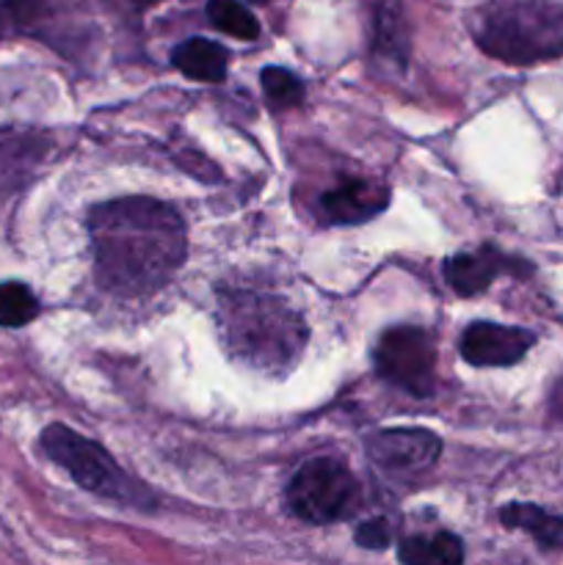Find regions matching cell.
I'll return each instance as SVG.
<instances>
[{"mask_svg": "<svg viewBox=\"0 0 563 565\" xmlns=\"http://www.w3.org/2000/svg\"><path fill=\"white\" fill-rule=\"evenodd\" d=\"M97 281L116 296L160 290L188 252L185 224L171 204L149 196L103 202L88 213Z\"/></svg>", "mask_w": 563, "mask_h": 565, "instance_id": "6da1fadb", "label": "cell"}, {"mask_svg": "<svg viewBox=\"0 0 563 565\" xmlns=\"http://www.w3.org/2000/svg\"><path fill=\"white\" fill-rule=\"evenodd\" d=\"M219 323L232 356L265 373L290 370L307 345V323L285 298L221 292Z\"/></svg>", "mask_w": 563, "mask_h": 565, "instance_id": "7a4b0ae2", "label": "cell"}, {"mask_svg": "<svg viewBox=\"0 0 563 565\" xmlns=\"http://www.w3.org/2000/svg\"><path fill=\"white\" fill-rule=\"evenodd\" d=\"M484 53L506 64H539L563 55V9L546 0L500 6L478 28Z\"/></svg>", "mask_w": 563, "mask_h": 565, "instance_id": "3957f363", "label": "cell"}, {"mask_svg": "<svg viewBox=\"0 0 563 565\" xmlns=\"http://www.w3.org/2000/svg\"><path fill=\"white\" fill-rule=\"evenodd\" d=\"M287 505L307 524H337L359 511L362 489L346 463L334 458H312L293 475Z\"/></svg>", "mask_w": 563, "mask_h": 565, "instance_id": "277c9868", "label": "cell"}, {"mask_svg": "<svg viewBox=\"0 0 563 565\" xmlns=\"http://www.w3.org/2000/svg\"><path fill=\"white\" fill-rule=\"evenodd\" d=\"M39 441H42V450L47 452L50 461L59 463L64 472H70V478L81 489L92 491L97 497H108V500L141 505V500L130 491V478L121 472L114 456L105 447H99L97 441L83 439L81 434L59 423L47 425Z\"/></svg>", "mask_w": 563, "mask_h": 565, "instance_id": "5b68a950", "label": "cell"}, {"mask_svg": "<svg viewBox=\"0 0 563 565\" xmlns=\"http://www.w3.org/2000/svg\"><path fill=\"white\" fill-rule=\"evenodd\" d=\"M375 373L414 397H428L436 386V345L417 326L384 331L373 351Z\"/></svg>", "mask_w": 563, "mask_h": 565, "instance_id": "8992f818", "label": "cell"}, {"mask_svg": "<svg viewBox=\"0 0 563 565\" xmlns=\"http://www.w3.org/2000/svg\"><path fill=\"white\" fill-rule=\"evenodd\" d=\"M364 450L386 478L414 480L439 461L442 439L425 428H384L368 436Z\"/></svg>", "mask_w": 563, "mask_h": 565, "instance_id": "52a82bcc", "label": "cell"}, {"mask_svg": "<svg viewBox=\"0 0 563 565\" xmlns=\"http://www.w3.org/2000/svg\"><path fill=\"white\" fill-rule=\"evenodd\" d=\"M535 337L517 326L489 323V320H475L461 334V356L464 362L475 367H511L522 362L533 348Z\"/></svg>", "mask_w": 563, "mask_h": 565, "instance_id": "ba28073f", "label": "cell"}, {"mask_svg": "<svg viewBox=\"0 0 563 565\" xmlns=\"http://www.w3.org/2000/svg\"><path fill=\"white\" fill-rule=\"evenodd\" d=\"M386 204H390V191L384 185H375L370 180H346L323 193L320 213L326 224L353 226L384 213Z\"/></svg>", "mask_w": 563, "mask_h": 565, "instance_id": "9c48e42d", "label": "cell"}, {"mask_svg": "<svg viewBox=\"0 0 563 565\" xmlns=\"http://www.w3.org/2000/svg\"><path fill=\"white\" fill-rule=\"evenodd\" d=\"M513 268L511 259L506 254L495 252V248H475V252H458L450 254L442 265L447 285L458 292V296L469 298L484 292L502 270Z\"/></svg>", "mask_w": 563, "mask_h": 565, "instance_id": "30bf717a", "label": "cell"}, {"mask_svg": "<svg viewBox=\"0 0 563 565\" xmlns=\"http://www.w3.org/2000/svg\"><path fill=\"white\" fill-rule=\"evenodd\" d=\"M171 64H174L182 75L191 77V81L221 83L226 77L230 53H226L219 42L193 36L188 39V42L177 44L174 53H171Z\"/></svg>", "mask_w": 563, "mask_h": 565, "instance_id": "8fae6325", "label": "cell"}, {"mask_svg": "<svg viewBox=\"0 0 563 565\" xmlns=\"http://www.w3.org/2000/svg\"><path fill=\"white\" fill-rule=\"evenodd\" d=\"M500 522L511 530H524L533 535L541 550H563V519L552 516L544 508L530 502H513L500 511Z\"/></svg>", "mask_w": 563, "mask_h": 565, "instance_id": "7c38bea8", "label": "cell"}, {"mask_svg": "<svg viewBox=\"0 0 563 565\" xmlns=\"http://www.w3.org/2000/svg\"><path fill=\"white\" fill-rule=\"evenodd\" d=\"M397 561L408 565H458L464 561V546L456 535L439 533V535H414V539H406L401 546H397Z\"/></svg>", "mask_w": 563, "mask_h": 565, "instance_id": "4fadbf2b", "label": "cell"}, {"mask_svg": "<svg viewBox=\"0 0 563 565\" xmlns=\"http://www.w3.org/2000/svg\"><path fill=\"white\" fill-rule=\"evenodd\" d=\"M208 20L213 22L219 31L230 33V36L252 42L259 36V22L254 20L252 11L237 0H210L208 3Z\"/></svg>", "mask_w": 563, "mask_h": 565, "instance_id": "5bb4252c", "label": "cell"}, {"mask_svg": "<svg viewBox=\"0 0 563 565\" xmlns=\"http://www.w3.org/2000/svg\"><path fill=\"white\" fill-rule=\"evenodd\" d=\"M39 315V301L31 287L20 281H6L0 285V326L6 329H20L28 326Z\"/></svg>", "mask_w": 563, "mask_h": 565, "instance_id": "9a60e30c", "label": "cell"}, {"mask_svg": "<svg viewBox=\"0 0 563 565\" xmlns=\"http://www.w3.org/2000/svg\"><path fill=\"white\" fill-rule=\"evenodd\" d=\"M259 83H263L265 97L274 108H296L304 99L301 81L293 72L282 70V66H265Z\"/></svg>", "mask_w": 563, "mask_h": 565, "instance_id": "2e32d148", "label": "cell"}, {"mask_svg": "<svg viewBox=\"0 0 563 565\" xmlns=\"http://www.w3.org/2000/svg\"><path fill=\"white\" fill-rule=\"evenodd\" d=\"M353 539H357V544L362 546V550L381 552L392 544V530L390 524H386V519H370V522L359 524Z\"/></svg>", "mask_w": 563, "mask_h": 565, "instance_id": "e0dca14e", "label": "cell"}, {"mask_svg": "<svg viewBox=\"0 0 563 565\" xmlns=\"http://www.w3.org/2000/svg\"><path fill=\"white\" fill-rule=\"evenodd\" d=\"M550 414L555 423L563 425V379L557 381L555 390H552V397H550Z\"/></svg>", "mask_w": 563, "mask_h": 565, "instance_id": "ac0fdd59", "label": "cell"}, {"mask_svg": "<svg viewBox=\"0 0 563 565\" xmlns=\"http://www.w3.org/2000/svg\"><path fill=\"white\" fill-rule=\"evenodd\" d=\"M252 3H270V0H252Z\"/></svg>", "mask_w": 563, "mask_h": 565, "instance_id": "d6986e66", "label": "cell"}]
</instances>
